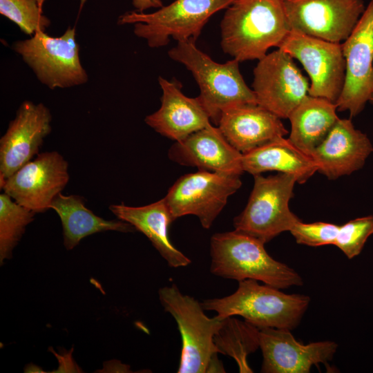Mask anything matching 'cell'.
I'll use <instances>...</instances> for the list:
<instances>
[{
  "mask_svg": "<svg viewBox=\"0 0 373 373\" xmlns=\"http://www.w3.org/2000/svg\"><path fill=\"white\" fill-rule=\"evenodd\" d=\"M158 82L162 91L161 106L146 117L147 125L175 142L212 125L198 97L184 95L181 84L176 80L159 77Z\"/></svg>",
  "mask_w": 373,
  "mask_h": 373,
  "instance_id": "d6986e66",
  "label": "cell"
},
{
  "mask_svg": "<svg viewBox=\"0 0 373 373\" xmlns=\"http://www.w3.org/2000/svg\"><path fill=\"white\" fill-rule=\"evenodd\" d=\"M260 348L264 373H308L318 363L331 361L338 347L325 341L304 345L297 341L289 329L260 327Z\"/></svg>",
  "mask_w": 373,
  "mask_h": 373,
  "instance_id": "2e32d148",
  "label": "cell"
},
{
  "mask_svg": "<svg viewBox=\"0 0 373 373\" xmlns=\"http://www.w3.org/2000/svg\"><path fill=\"white\" fill-rule=\"evenodd\" d=\"M339 225L325 222L305 223L298 220L289 232L298 244L310 247L334 245Z\"/></svg>",
  "mask_w": 373,
  "mask_h": 373,
  "instance_id": "f1b7e54d",
  "label": "cell"
},
{
  "mask_svg": "<svg viewBox=\"0 0 373 373\" xmlns=\"http://www.w3.org/2000/svg\"><path fill=\"white\" fill-rule=\"evenodd\" d=\"M46 0H0V14L15 23L25 34L46 31L50 21L43 12Z\"/></svg>",
  "mask_w": 373,
  "mask_h": 373,
  "instance_id": "4316f807",
  "label": "cell"
},
{
  "mask_svg": "<svg viewBox=\"0 0 373 373\" xmlns=\"http://www.w3.org/2000/svg\"><path fill=\"white\" fill-rule=\"evenodd\" d=\"M217 126L227 140L242 154L288 134L280 118L258 104L227 109L222 113Z\"/></svg>",
  "mask_w": 373,
  "mask_h": 373,
  "instance_id": "ffe728a7",
  "label": "cell"
},
{
  "mask_svg": "<svg viewBox=\"0 0 373 373\" xmlns=\"http://www.w3.org/2000/svg\"><path fill=\"white\" fill-rule=\"evenodd\" d=\"M240 175L199 170L180 177L164 198L173 220L193 215L209 229L228 198L241 186Z\"/></svg>",
  "mask_w": 373,
  "mask_h": 373,
  "instance_id": "9c48e42d",
  "label": "cell"
},
{
  "mask_svg": "<svg viewBox=\"0 0 373 373\" xmlns=\"http://www.w3.org/2000/svg\"><path fill=\"white\" fill-rule=\"evenodd\" d=\"M373 152L366 134L355 128L350 119H338L312 155L318 171L329 180L359 170Z\"/></svg>",
  "mask_w": 373,
  "mask_h": 373,
  "instance_id": "ac0fdd59",
  "label": "cell"
},
{
  "mask_svg": "<svg viewBox=\"0 0 373 373\" xmlns=\"http://www.w3.org/2000/svg\"><path fill=\"white\" fill-rule=\"evenodd\" d=\"M265 243L234 230L217 233L210 242V271L217 276L260 281L277 289L303 285L300 276L288 265L274 259Z\"/></svg>",
  "mask_w": 373,
  "mask_h": 373,
  "instance_id": "7a4b0ae2",
  "label": "cell"
},
{
  "mask_svg": "<svg viewBox=\"0 0 373 373\" xmlns=\"http://www.w3.org/2000/svg\"><path fill=\"white\" fill-rule=\"evenodd\" d=\"M218 353L233 358L240 372H253L248 356L260 347V329L244 320L224 318L213 337Z\"/></svg>",
  "mask_w": 373,
  "mask_h": 373,
  "instance_id": "d4e9b609",
  "label": "cell"
},
{
  "mask_svg": "<svg viewBox=\"0 0 373 373\" xmlns=\"http://www.w3.org/2000/svg\"><path fill=\"white\" fill-rule=\"evenodd\" d=\"M109 209L119 220L131 224L145 235L169 267H186L191 262L170 240L169 229L174 220L164 198L142 207L122 203L112 204Z\"/></svg>",
  "mask_w": 373,
  "mask_h": 373,
  "instance_id": "44dd1931",
  "label": "cell"
},
{
  "mask_svg": "<svg viewBox=\"0 0 373 373\" xmlns=\"http://www.w3.org/2000/svg\"><path fill=\"white\" fill-rule=\"evenodd\" d=\"M168 55L192 73L200 88V101L216 126L222 113L227 109L258 104L253 90L247 85L240 72L239 61L236 59L223 64L216 62L200 50L193 40L178 41Z\"/></svg>",
  "mask_w": 373,
  "mask_h": 373,
  "instance_id": "3957f363",
  "label": "cell"
},
{
  "mask_svg": "<svg viewBox=\"0 0 373 373\" xmlns=\"http://www.w3.org/2000/svg\"><path fill=\"white\" fill-rule=\"evenodd\" d=\"M373 233V216L358 218L339 226L334 245L347 258L352 259L362 251Z\"/></svg>",
  "mask_w": 373,
  "mask_h": 373,
  "instance_id": "83f0119b",
  "label": "cell"
},
{
  "mask_svg": "<svg viewBox=\"0 0 373 373\" xmlns=\"http://www.w3.org/2000/svg\"><path fill=\"white\" fill-rule=\"evenodd\" d=\"M170 160L178 164L241 175L242 153L225 138L218 126L199 130L175 142L169 149Z\"/></svg>",
  "mask_w": 373,
  "mask_h": 373,
  "instance_id": "e0dca14e",
  "label": "cell"
},
{
  "mask_svg": "<svg viewBox=\"0 0 373 373\" xmlns=\"http://www.w3.org/2000/svg\"><path fill=\"white\" fill-rule=\"evenodd\" d=\"M52 115L43 104L24 101L0 139V184L38 155L50 133Z\"/></svg>",
  "mask_w": 373,
  "mask_h": 373,
  "instance_id": "9a60e30c",
  "label": "cell"
},
{
  "mask_svg": "<svg viewBox=\"0 0 373 373\" xmlns=\"http://www.w3.org/2000/svg\"><path fill=\"white\" fill-rule=\"evenodd\" d=\"M32 210L23 207L6 194H0V262L12 256L13 249L34 219Z\"/></svg>",
  "mask_w": 373,
  "mask_h": 373,
  "instance_id": "484cf974",
  "label": "cell"
},
{
  "mask_svg": "<svg viewBox=\"0 0 373 373\" xmlns=\"http://www.w3.org/2000/svg\"><path fill=\"white\" fill-rule=\"evenodd\" d=\"M254 187L244 210L233 220L235 230L254 237L265 244L284 231H289L300 219L289 202L296 178L278 173L265 177L254 175Z\"/></svg>",
  "mask_w": 373,
  "mask_h": 373,
  "instance_id": "52a82bcc",
  "label": "cell"
},
{
  "mask_svg": "<svg viewBox=\"0 0 373 373\" xmlns=\"http://www.w3.org/2000/svg\"><path fill=\"white\" fill-rule=\"evenodd\" d=\"M345 77L336 104L350 117L359 114L373 93V0L349 37L341 43Z\"/></svg>",
  "mask_w": 373,
  "mask_h": 373,
  "instance_id": "7c38bea8",
  "label": "cell"
},
{
  "mask_svg": "<svg viewBox=\"0 0 373 373\" xmlns=\"http://www.w3.org/2000/svg\"><path fill=\"white\" fill-rule=\"evenodd\" d=\"M165 312L175 320L182 337L178 373H205L217 357L213 337L224 318H209L193 297L183 294L175 283L158 291Z\"/></svg>",
  "mask_w": 373,
  "mask_h": 373,
  "instance_id": "8992f818",
  "label": "cell"
},
{
  "mask_svg": "<svg viewBox=\"0 0 373 373\" xmlns=\"http://www.w3.org/2000/svg\"><path fill=\"white\" fill-rule=\"evenodd\" d=\"M235 0H175L152 13L131 11L121 15L118 24L133 25L134 34L150 48L177 41H195L210 17Z\"/></svg>",
  "mask_w": 373,
  "mask_h": 373,
  "instance_id": "5b68a950",
  "label": "cell"
},
{
  "mask_svg": "<svg viewBox=\"0 0 373 373\" xmlns=\"http://www.w3.org/2000/svg\"><path fill=\"white\" fill-rule=\"evenodd\" d=\"M252 87L258 105L288 119L308 95L309 84L294 59L278 48L258 60Z\"/></svg>",
  "mask_w": 373,
  "mask_h": 373,
  "instance_id": "8fae6325",
  "label": "cell"
},
{
  "mask_svg": "<svg viewBox=\"0 0 373 373\" xmlns=\"http://www.w3.org/2000/svg\"><path fill=\"white\" fill-rule=\"evenodd\" d=\"M369 102H370L373 104V93H372Z\"/></svg>",
  "mask_w": 373,
  "mask_h": 373,
  "instance_id": "4dcf8cb0",
  "label": "cell"
},
{
  "mask_svg": "<svg viewBox=\"0 0 373 373\" xmlns=\"http://www.w3.org/2000/svg\"><path fill=\"white\" fill-rule=\"evenodd\" d=\"M336 111V103L307 95L288 117L291 124L288 139L312 157L338 120Z\"/></svg>",
  "mask_w": 373,
  "mask_h": 373,
  "instance_id": "603a6c76",
  "label": "cell"
},
{
  "mask_svg": "<svg viewBox=\"0 0 373 373\" xmlns=\"http://www.w3.org/2000/svg\"><path fill=\"white\" fill-rule=\"evenodd\" d=\"M242 164L243 171L253 175L277 171L294 175L300 184L318 171L313 158L285 137L242 154Z\"/></svg>",
  "mask_w": 373,
  "mask_h": 373,
  "instance_id": "7402d4cb",
  "label": "cell"
},
{
  "mask_svg": "<svg viewBox=\"0 0 373 373\" xmlns=\"http://www.w3.org/2000/svg\"><path fill=\"white\" fill-rule=\"evenodd\" d=\"M12 47L38 80L50 89L73 87L88 81L80 61L75 26L68 27L60 37L38 30L30 39L14 42Z\"/></svg>",
  "mask_w": 373,
  "mask_h": 373,
  "instance_id": "ba28073f",
  "label": "cell"
},
{
  "mask_svg": "<svg viewBox=\"0 0 373 373\" xmlns=\"http://www.w3.org/2000/svg\"><path fill=\"white\" fill-rule=\"evenodd\" d=\"M310 298L303 294H287L257 280L239 281L232 294L204 300V310L214 311L221 318L240 316L244 320L260 327L291 330L298 326L307 310Z\"/></svg>",
  "mask_w": 373,
  "mask_h": 373,
  "instance_id": "277c9868",
  "label": "cell"
},
{
  "mask_svg": "<svg viewBox=\"0 0 373 373\" xmlns=\"http://www.w3.org/2000/svg\"><path fill=\"white\" fill-rule=\"evenodd\" d=\"M135 11L144 12L150 8H160L163 6L162 0H132Z\"/></svg>",
  "mask_w": 373,
  "mask_h": 373,
  "instance_id": "f546056e",
  "label": "cell"
},
{
  "mask_svg": "<svg viewBox=\"0 0 373 373\" xmlns=\"http://www.w3.org/2000/svg\"><path fill=\"white\" fill-rule=\"evenodd\" d=\"M290 30L342 43L365 7L363 0H282Z\"/></svg>",
  "mask_w": 373,
  "mask_h": 373,
  "instance_id": "4fadbf2b",
  "label": "cell"
},
{
  "mask_svg": "<svg viewBox=\"0 0 373 373\" xmlns=\"http://www.w3.org/2000/svg\"><path fill=\"white\" fill-rule=\"evenodd\" d=\"M220 29L222 50L239 62L262 59L291 30L282 0H235Z\"/></svg>",
  "mask_w": 373,
  "mask_h": 373,
  "instance_id": "6da1fadb",
  "label": "cell"
},
{
  "mask_svg": "<svg viewBox=\"0 0 373 373\" xmlns=\"http://www.w3.org/2000/svg\"><path fill=\"white\" fill-rule=\"evenodd\" d=\"M59 216L64 236V245L70 250L85 237L106 231L133 232L135 229L123 220H106L95 215L85 206L83 197L59 193L50 205Z\"/></svg>",
  "mask_w": 373,
  "mask_h": 373,
  "instance_id": "cb8c5ba5",
  "label": "cell"
},
{
  "mask_svg": "<svg viewBox=\"0 0 373 373\" xmlns=\"http://www.w3.org/2000/svg\"><path fill=\"white\" fill-rule=\"evenodd\" d=\"M278 48L303 65L310 79L308 95L336 102L345 77L341 43L291 30Z\"/></svg>",
  "mask_w": 373,
  "mask_h": 373,
  "instance_id": "30bf717a",
  "label": "cell"
},
{
  "mask_svg": "<svg viewBox=\"0 0 373 373\" xmlns=\"http://www.w3.org/2000/svg\"><path fill=\"white\" fill-rule=\"evenodd\" d=\"M68 164L57 151L39 153L0 184L12 200L35 213L44 212L69 181Z\"/></svg>",
  "mask_w": 373,
  "mask_h": 373,
  "instance_id": "5bb4252c",
  "label": "cell"
}]
</instances>
